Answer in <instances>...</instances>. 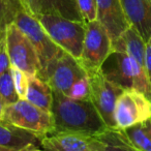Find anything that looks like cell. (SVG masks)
Returning a JSON list of instances; mask_svg holds the SVG:
<instances>
[{
  "instance_id": "6da1fadb",
  "label": "cell",
  "mask_w": 151,
  "mask_h": 151,
  "mask_svg": "<svg viewBox=\"0 0 151 151\" xmlns=\"http://www.w3.org/2000/svg\"><path fill=\"white\" fill-rule=\"evenodd\" d=\"M51 114L56 132H73L94 137L105 132L107 124L90 99L79 101L53 90Z\"/></svg>"
},
{
  "instance_id": "7a4b0ae2",
  "label": "cell",
  "mask_w": 151,
  "mask_h": 151,
  "mask_svg": "<svg viewBox=\"0 0 151 151\" xmlns=\"http://www.w3.org/2000/svg\"><path fill=\"white\" fill-rule=\"evenodd\" d=\"M101 71L123 89H136L151 99V86L146 70L127 54L113 51L101 66Z\"/></svg>"
},
{
  "instance_id": "3957f363",
  "label": "cell",
  "mask_w": 151,
  "mask_h": 151,
  "mask_svg": "<svg viewBox=\"0 0 151 151\" xmlns=\"http://www.w3.org/2000/svg\"><path fill=\"white\" fill-rule=\"evenodd\" d=\"M33 16L40 21L55 44L76 59H80L84 45L86 23L54 15Z\"/></svg>"
},
{
  "instance_id": "277c9868",
  "label": "cell",
  "mask_w": 151,
  "mask_h": 151,
  "mask_svg": "<svg viewBox=\"0 0 151 151\" xmlns=\"http://www.w3.org/2000/svg\"><path fill=\"white\" fill-rule=\"evenodd\" d=\"M2 120L28 130L40 139L54 130V120L51 112L32 105L25 99H20L16 103L7 105Z\"/></svg>"
},
{
  "instance_id": "5b68a950",
  "label": "cell",
  "mask_w": 151,
  "mask_h": 151,
  "mask_svg": "<svg viewBox=\"0 0 151 151\" xmlns=\"http://www.w3.org/2000/svg\"><path fill=\"white\" fill-rule=\"evenodd\" d=\"M85 76L87 73L80 61L64 50L36 73V77L49 84L53 90L65 95L70 87Z\"/></svg>"
},
{
  "instance_id": "8992f818",
  "label": "cell",
  "mask_w": 151,
  "mask_h": 151,
  "mask_svg": "<svg viewBox=\"0 0 151 151\" xmlns=\"http://www.w3.org/2000/svg\"><path fill=\"white\" fill-rule=\"evenodd\" d=\"M113 52L112 40L99 20L86 23L84 45L80 63L86 73L99 70Z\"/></svg>"
},
{
  "instance_id": "52a82bcc",
  "label": "cell",
  "mask_w": 151,
  "mask_h": 151,
  "mask_svg": "<svg viewBox=\"0 0 151 151\" xmlns=\"http://www.w3.org/2000/svg\"><path fill=\"white\" fill-rule=\"evenodd\" d=\"M87 76L90 82V101L109 128H116L114 113L119 95L124 90L117 84L106 78L101 69L89 71Z\"/></svg>"
},
{
  "instance_id": "ba28073f",
  "label": "cell",
  "mask_w": 151,
  "mask_h": 151,
  "mask_svg": "<svg viewBox=\"0 0 151 151\" xmlns=\"http://www.w3.org/2000/svg\"><path fill=\"white\" fill-rule=\"evenodd\" d=\"M15 24L33 45L40 58V69L44 68L52 59L63 51V49L55 44L50 37L40 21L25 9L18 14Z\"/></svg>"
},
{
  "instance_id": "9c48e42d",
  "label": "cell",
  "mask_w": 151,
  "mask_h": 151,
  "mask_svg": "<svg viewBox=\"0 0 151 151\" xmlns=\"http://www.w3.org/2000/svg\"><path fill=\"white\" fill-rule=\"evenodd\" d=\"M149 118H151V99L136 89H124L115 107L116 128L125 129Z\"/></svg>"
},
{
  "instance_id": "30bf717a",
  "label": "cell",
  "mask_w": 151,
  "mask_h": 151,
  "mask_svg": "<svg viewBox=\"0 0 151 151\" xmlns=\"http://www.w3.org/2000/svg\"><path fill=\"white\" fill-rule=\"evenodd\" d=\"M5 40L12 66L21 69L28 76H36L40 68L38 55L33 45L15 23L7 29Z\"/></svg>"
},
{
  "instance_id": "8fae6325",
  "label": "cell",
  "mask_w": 151,
  "mask_h": 151,
  "mask_svg": "<svg viewBox=\"0 0 151 151\" xmlns=\"http://www.w3.org/2000/svg\"><path fill=\"white\" fill-rule=\"evenodd\" d=\"M96 5L97 20L106 28L112 42H115L130 26L120 0H96Z\"/></svg>"
},
{
  "instance_id": "7c38bea8",
  "label": "cell",
  "mask_w": 151,
  "mask_h": 151,
  "mask_svg": "<svg viewBox=\"0 0 151 151\" xmlns=\"http://www.w3.org/2000/svg\"><path fill=\"white\" fill-rule=\"evenodd\" d=\"M130 26L145 42L151 36V0H120Z\"/></svg>"
},
{
  "instance_id": "4fadbf2b",
  "label": "cell",
  "mask_w": 151,
  "mask_h": 151,
  "mask_svg": "<svg viewBox=\"0 0 151 151\" xmlns=\"http://www.w3.org/2000/svg\"><path fill=\"white\" fill-rule=\"evenodd\" d=\"M40 145L46 151H93L92 137L73 132H56L44 137Z\"/></svg>"
},
{
  "instance_id": "5bb4252c",
  "label": "cell",
  "mask_w": 151,
  "mask_h": 151,
  "mask_svg": "<svg viewBox=\"0 0 151 151\" xmlns=\"http://www.w3.org/2000/svg\"><path fill=\"white\" fill-rule=\"evenodd\" d=\"M26 11L32 15H54L84 22L76 0H30Z\"/></svg>"
},
{
  "instance_id": "9a60e30c",
  "label": "cell",
  "mask_w": 151,
  "mask_h": 151,
  "mask_svg": "<svg viewBox=\"0 0 151 151\" xmlns=\"http://www.w3.org/2000/svg\"><path fill=\"white\" fill-rule=\"evenodd\" d=\"M42 139L32 132L20 128L6 121H0V146L22 151L28 146L40 144Z\"/></svg>"
},
{
  "instance_id": "2e32d148",
  "label": "cell",
  "mask_w": 151,
  "mask_h": 151,
  "mask_svg": "<svg viewBox=\"0 0 151 151\" xmlns=\"http://www.w3.org/2000/svg\"><path fill=\"white\" fill-rule=\"evenodd\" d=\"M112 46L113 51L125 53L145 68L146 42L132 26H129L115 42H112Z\"/></svg>"
},
{
  "instance_id": "e0dca14e",
  "label": "cell",
  "mask_w": 151,
  "mask_h": 151,
  "mask_svg": "<svg viewBox=\"0 0 151 151\" xmlns=\"http://www.w3.org/2000/svg\"><path fill=\"white\" fill-rule=\"evenodd\" d=\"M93 151H138L129 144L120 129L107 128L105 132L92 137Z\"/></svg>"
},
{
  "instance_id": "ac0fdd59",
  "label": "cell",
  "mask_w": 151,
  "mask_h": 151,
  "mask_svg": "<svg viewBox=\"0 0 151 151\" xmlns=\"http://www.w3.org/2000/svg\"><path fill=\"white\" fill-rule=\"evenodd\" d=\"M25 99L47 112H51L53 104V89L36 76H28Z\"/></svg>"
},
{
  "instance_id": "d6986e66",
  "label": "cell",
  "mask_w": 151,
  "mask_h": 151,
  "mask_svg": "<svg viewBox=\"0 0 151 151\" xmlns=\"http://www.w3.org/2000/svg\"><path fill=\"white\" fill-rule=\"evenodd\" d=\"M120 130L136 150L151 151V118Z\"/></svg>"
},
{
  "instance_id": "ffe728a7",
  "label": "cell",
  "mask_w": 151,
  "mask_h": 151,
  "mask_svg": "<svg viewBox=\"0 0 151 151\" xmlns=\"http://www.w3.org/2000/svg\"><path fill=\"white\" fill-rule=\"evenodd\" d=\"M24 9L20 0H0V42L5 40L9 27Z\"/></svg>"
},
{
  "instance_id": "44dd1931",
  "label": "cell",
  "mask_w": 151,
  "mask_h": 151,
  "mask_svg": "<svg viewBox=\"0 0 151 151\" xmlns=\"http://www.w3.org/2000/svg\"><path fill=\"white\" fill-rule=\"evenodd\" d=\"M0 95L3 99L4 103L6 104V106L12 105L16 103L18 99H20L16 91L11 69L0 76Z\"/></svg>"
},
{
  "instance_id": "7402d4cb",
  "label": "cell",
  "mask_w": 151,
  "mask_h": 151,
  "mask_svg": "<svg viewBox=\"0 0 151 151\" xmlns=\"http://www.w3.org/2000/svg\"><path fill=\"white\" fill-rule=\"evenodd\" d=\"M67 96L79 101H88L90 99V82L88 76H85L78 80L70 87Z\"/></svg>"
},
{
  "instance_id": "603a6c76",
  "label": "cell",
  "mask_w": 151,
  "mask_h": 151,
  "mask_svg": "<svg viewBox=\"0 0 151 151\" xmlns=\"http://www.w3.org/2000/svg\"><path fill=\"white\" fill-rule=\"evenodd\" d=\"M82 19L85 23L97 20L96 0H76Z\"/></svg>"
},
{
  "instance_id": "cb8c5ba5",
  "label": "cell",
  "mask_w": 151,
  "mask_h": 151,
  "mask_svg": "<svg viewBox=\"0 0 151 151\" xmlns=\"http://www.w3.org/2000/svg\"><path fill=\"white\" fill-rule=\"evenodd\" d=\"M12 76H13L14 84L20 99H25L26 90H27V83H28V75L22 71L21 69L17 67H11Z\"/></svg>"
},
{
  "instance_id": "d4e9b609",
  "label": "cell",
  "mask_w": 151,
  "mask_h": 151,
  "mask_svg": "<svg viewBox=\"0 0 151 151\" xmlns=\"http://www.w3.org/2000/svg\"><path fill=\"white\" fill-rule=\"evenodd\" d=\"M11 67L12 63L7 53L6 40H4L0 42V76L11 69Z\"/></svg>"
},
{
  "instance_id": "484cf974",
  "label": "cell",
  "mask_w": 151,
  "mask_h": 151,
  "mask_svg": "<svg viewBox=\"0 0 151 151\" xmlns=\"http://www.w3.org/2000/svg\"><path fill=\"white\" fill-rule=\"evenodd\" d=\"M145 70L148 81L151 86V36L146 42V51H145Z\"/></svg>"
},
{
  "instance_id": "4316f807",
  "label": "cell",
  "mask_w": 151,
  "mask_h": 151,
  "mask_svg": "<svg viewBox=\"0 0 151 151\" xmlns=\"http://www.w3.org/2000/svg\"><path fill=\"white\" fill-rule=\"evenodd\" d=\"M5 107H6V104L4 103V101H3V99L1 97V95H0V121L2 120V117H3V113H4V109Z\"/></svg>"
},
{
  "instance_id": "83f0119b",
  "label": "cell",
  "mask_w": 151,
  "mask_h": 151,
  "mask_svg": "<svg viewBox=\"0 0 151 151\" xmlns=\"http://www.w3.org/2000/svg\"><path fill=\"white\" fill-rule=\"evenodd\" d=\"M22 151H42V150L36 148V145H31V146H28L27 148H25L24 150H22Z\"/></svg>"
},
{
  "instance_id": "f1b7e54d",
  "label": "cell",
  "mask_w": 151,
  "mask_h": 151,
  "mask_svg": "<svg viewBox=\"0 0 151 151\" xmlns=\"http://www.w3.org/2000/svg\"><path fill=\"white\" fill-rule=\"evenodd\" d=\"M22 2V4L24 5V7H25V9H27V6H28V4H29V1L30 0H20Z\"/></svg>"
},
{
  "instance_id": "f546056e",
  "label": "cell",
  "mask_w": 151,
  "mask_h": 151,
  "mask_svg": "<svg viewBox=\"0 0 151 151\" xmlns=\"http://www.w3.org/2000/svg\"><path fill=\"white\" fill-rule=\"evenodd\" d=\"M0 151H16V150H12V149L4 148V147H1V146H0Z\"/></svg>"
}]
</instances>
